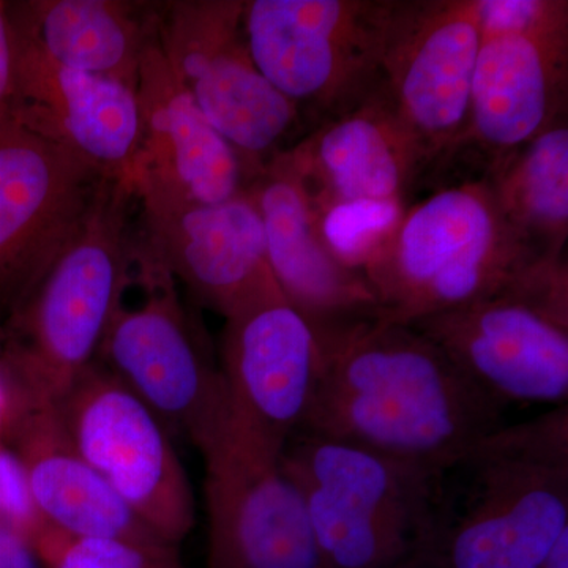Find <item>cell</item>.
Returning a JSON list of instances; mask_svg holds the SVG:
<instances>
[{
	"label": "cell",
	"mask_w": 568,
	"mask_h": 568,
	"mask_svg": "<svg viewBox=\"0 0 568 568\" xmlns=\"http://www.w3.org/2000/svg\"><path fill=\"white\" fill-rule=\"evenodd\" d=\"M201 454L205 568H323L304 497L284 470L282 452L230 413Z\"/></svg>",
	"instance_id": "obj_12"
},
{
	"label": "cell",
	"mask_w": 568,
	"mask_h": 568,
	"mask_svg": "<svg viewBox=\"0 0 568 568\" xmlns=\"http://www.w3.org/2000/svg\"><path fill=\"white\" fill-rule=\"evenodd\" d=\"M0 568H43L32 541L0 521Z\"/></svg>",
	"instance_id": "obj_27"
},
{
	"label": "cell",
	"mask_w": 568,
	"mask_h": 568,
	"mask_svg": "<svg viewBox=\"0 0 568 568\" xmlns=\"http://www.w3.org/2000/svg\"><path fill=\"white\" fill-rule=\"evenodd\" d=\"M11 32L69 69L136 89L142 55L155 37V2L17 0Z\"/></svg>",
	"instance_id": "obj_22"
},
{
	"label": "cell",
	"mask_w": 568,
	"mask_h": 568,
	"mask_svg": "<svg viewBox=\"0 0 568 568\" xmlns=\"http://www.w3.org/2000/svg\"><path fill=\"white\" fill-rule=\"evenodd\" d=\"M484 0H399L379 85L433 178L469 121Z\"/></svg>",
	"instance_id": "obj_13"
},
{
	"label": "cell",
	"mask_w": 568,
	"mask_h": 568,
	"mask_svg": "<svg viewBox=\"0 0 568 568\" xmlns=\"http://www.w3.org/2000/svg\"><path fill=\"white\" fill-rule=\"evenodd\" d=\"M2 439L21 459L36 506L52 528L73 536L168 545L82 459L54 405L29 402L11 392Z\"/></svg>",
	"instance_id": "obj_21"
},
{
	"label": "cell",
	"mask_w": 568,
	"mask_h": 568,
	"mask_svg": "<svg viewBox=\"0 0 568 568\" xmlns=\"http://www.w3.org/2000/svg\"><path fill=\"white\" fill-rule=\"evenodd\" d=\"M13 44L17 99L11 119L103 178L134 189L141 148L136 89L59 65L14 33Z\"/></svg>",
	"instance_id": "obj_18"
},
{
	"label": "cell",
	"mask_w": 568,
	"mask_h": 568,
	"mask_svg": "<svg viewBox=\"0 0 568 568\" xmlns=\"http://www.w3.org/2000/svg\"><path fill=\"white\" fill-rule=\"evenodd\" d=\"M428 186L358 265L388 323H416L469 304L545 263L504 222L487 179Z\"/></svg>",
	"instance_id": "obj_4"
},
{
	"label": "cell",
	"mask_w": 568,
	"mask_h": 568,
	"mask_svg": "<svg viewBox=\"0 0 568 568\" xmlns=\"http://www.w3.org/2000/svg\"><path fill=\"white\" fill-rule=\"evenodd\" d=\"M17 99V63L7 2L0 0V122L11 118Z\"/></svg>",
	"instance_id": "obj_26"
},
{
	"label": "cell",
	"mask_w": 568,
	"mask_h": 568,
	"mask_svg": "<svg viewBox=\"0 0 568 568\" xmlns=\"http://www.w3.org/2000/svg\"><path fill=\"white\" fill-rule=\"evenodd\" d=\"M568 119V2L484 0L469 121L429 182L485 179Z\"/></svg>",
	"instance_id": "obj_6"
},
{
	"label": "cell",
	"mask_w": 568,
	"mask_h": 568,
	"mask_svg": "<svg viewBox=\"0 0 568 568\" xmlns=\"http://www.w3.org/2000/svg\"><path fill=\"white\" fill-rule=\"evenodd\" d=\"M540 568H568V532L551 549Z\"/></svg>",
	"instance_id": "obj_28"
},
{
	"label": "cell",
	"mask_w": 568,
	"mask_h": 568,
	"mask_svg": "<svg viewBox=\"0 0 568 568\" xmlns=\"http://www.w3.org/2000/svg\"><path fill=\"white\" fill-rule=\"evenodd\" d=\"M282 465L323 568H428L443 474L312 432L286 444Z\"/></svg>",
	"instance_id": "obj_5"
},
{
	"label": "cell",
	"mask_w": 568,
	"mask_h": 568,
	"mask_svg": "<svg viewBox=\"0 0 568 568\" xmlns=\"http://www.w3.org/2000/svg\"><path fill=\"white\" fill-rule=\"evenodd\" d=\"M276 159L320 220L355 205L405 209L428 178L425 160L381 85Z\"/></svg>",
	"instance_id": "obj_17"
},
{
	"label": "cell",
	"mask_w": 568,
	"mask_h": 568,
	"mask_svg": "<svg viewBox=\"0 0 568 568\" xmlns=\"http://www.w3.org/2000/svg\"><path fill=\"white\" fill-rule=\"evenodd\" d=\"M0 308H2V305H0ZM3 342V323L2 320H0V347H2Z\"/></svg>",
	"instance_id": "obj_30"
},
{
	"label": "cell",
	"mask_w": 568,
	"mask_h": 568,
	"mask_svg": "<svg viewBox=\"0 0 568 568\" xmlns=\"http://www.w3.org/2000/svg\"><path fill=\"white\" fill-rule=\"evenodd\" d=\"M138 102V197L219 204L245 192L250 175L241 155L213 129L175 80L160 51L156 33L142 55Z\"/></svg>",
	"instance_id": "obj_19"
},
{
	"label": "cell",
	"mask_w": 568,
	"mask_h": 568,
	"mask_svg": "<svg viewBox=\"0 0 568 568\" xmlns=\"http://www.w3.org/2000/svg\"><path fill=\"white\" fill-rule=\"evenodd\" d=\"M78 454L164 544L194 526V496L168 428L93 362L54 405Z\"/></svg>",
	"instance_id": "obj_11"
},
{
	"label": "cell",
	"mask_w": 568,
	"mask_h": 568,
	"mask_svg": "<svg viewBox=\"0 0 568 568\" xmlns=\"http://www.w3.org/2000/svg\"><path fill=\"white\" fill-rule=\"evenodd\" d=\"M485 179L504 222L532 256L567 260L568 119L538 134Z\"/></svg>",
	"instance_id": "obj_23"
},
{
	"label": "cell",
	"mask_w": 568,
	"mask_h": 568,
	"mask_svg": "<svg viewBox=\"0 0 568 568\" xmlns=\"http://www.w3.org/2000/svg\"><path fill=\"white\" fill-rule=\"evenodd\" d=\"M136 256L164 268L223 317L276 284L248 192L219 204L138 197Z\"/></svg>",
	"instance_id": "obj_15"
},
{
	"label": "cell",
	"mask_w": 568,
	"mask_h": 568,
	"mask_svg": "<svg viewBox=\"0 0 568 568\" xmlns=\"http://www.w3.org/2000/svg\"><path fill=\"white\" fill-rule=\"evenodd\" d=\"M323 373L304 432L444 474L503 426V409L407 324L316 336Z\"/></svg>",
	"instance_id": "obj_1"
},
{
	"label": "cell",
	"mask_w": 568,
	"mask_h": 568,
	"mask_svg": "<svg viewBox=\"0 0 568 568\" xmlns=\"http://www.w3.org/2000/svg\"><path fill=\"white\" fill-rule=\"evenodd\" d=\"M134 282L144 302L118 310L95 362L151 407L168 432L201 452L230 417L222 369L182 305L173 276L136 256Z\"/></svg>",
	"instance_id": "obj_10"
},
{
	"label": "cell",
	"mask_w": 568,
	"mask_h": 568,
	"mask_svg": "<svg viewBox=\"0 0 568 568\" xmlns=\"http://www.w3.org/2000/svg\"><path fill=\"white\" fill-rule=\"evenodd\" d=\"M11 406V390L9 381L3 376L2 369H0V437L3 435L6 429L7 420H9Z\"/></svg>",
	"instance_id": "obj_29"
},
{
	"label": "cell",
	"mask_w": 568,
	"mask_h": 568,
	"mask_svg": "<svg viewBox=\"0 0 568 568\" xmlns=\"http://www.w3.org/2000/svg\"><path fill=\"white\" fill-rule=\"evenodd\" d=\"M407 325L496 405L567 406V260L534 265L477 301Z\"/></svg>",
	"instance_id": "obj_7"
},
{
	"label": "cell",
	"mask_w": 568,
	"mask_h": 568,
	"mask_svg": "<svg viewBox=\"0 0 568 568\" xmlns=\"http://www.w3.org/2000/svg\"><path fill=\"white\" fill-rule=\"evenodd\" d=\"M0 521L33 540L48 523L36 506L28 476L13 448L0 437Z\"/></svg>",
	"instance_id": "obj_25"
},
{
	"label": "cell",
	"mask_w": 568,
	"mask_h": 568,
	"mask_svg": "<svg viewBox=\"0 0 568 568\" xmlns=\"http://www.w3.org/2000/svg\"><path fill=\"white\" fill-rule=\"evenodd\" d=\"M155 33L171 73L241 155L250 182L305 136L294 104L254 65L244 0L155 2Z\"/></svg>",
	"instance_id": "obj_9"
},
{
	"label": "cell",
	"mask_w": 568,
	"mask_h": 568,
	"mask_svg": "<svg viewBox=\"0 0 568 568\" xmlns=\"http://www.w3.org/2000/svg\"><path fill=\"white\" fill-rule=\"evenodd\" d=\"M246 192L263 219L272 276L316 336L379 316L372 286L325 241L320 216L276 156Z\"/></svg>",
	"instance_id": "obj_20"
},
{
	"label": "cell",
	"mask_w": 568,
	"mask_h": 568,
	"mask_svg": "<svg viewBox=\"0 0 568 568\" xmlns=\"http://www.w3.org/2000/svg\"><path fill=\"white\" fill-rule=\"evenodd\" d=\"M136 192L104 179L51 263L7 312L0 369L11 392L55 405L95 362L136 268Z\"/></svg>",
	"instance_id": "obj_2"
},
{
	"label": "cell",
	"mask_w": 568,
	"mask_h": 568,
	"mask_svg": "<svg viewBox=\"0 0 568 568\" xmlns=\"http://www.w3.org/2000/svg\"><path fill=\"white\" fill-rule=\"evenodd\" d=\"M219 365L231 414L283 454L308 422L323 353L278 284L224 317Z\"/></svg>",
	"instance_id": "obj_14"
},
{
	"label": "cell",
	"mask_w": 568,
	"mask_h": 568,
	"mask_svg": "<svg viewBox=\"0 0 568 568\" xmlns=\"http://www.w3.org/2000/svg\"><path fill=\"white\" fill-rule=\"evenodd\" d=\"M43 568H189L179 547L73 536L44 526L32 540Z\"/></svg>",
	"instance_id": "obj_24"
},
{
	"label": "cell",
	"mask_w": 568,
	"mask_h": 568,
	"mask_svg": "<svg viewBox=\"0 0 568 568\" xmlns=\"http://www.w3.org/2000/svg\"><path fill=\"white\" fill-rule=\"evenodd\" d=\"M102 174L20 125L0 122V305L9 312L84 219Z\"/></svg>",
	"instance_id": "obj_16"
},
{
	"label": "cell",
	"mask_w": 568,
	"mask_h": 568,
	"mask_svg": "<svg viewBox=\"0 0 568 568\" xmlns=\"http://www.w3.org/2000/svg\"><path fill=\"white\" fill-rule=\"evenodd\" d=\"M568 532V407L503 425L448 467L428 568H540Z\"/></svg>",
	"instance_id": "obj_3"
},
{
	"label": "cell",
	"mask_w": 568,
	"mask_h": 568,
	"mask_svg": "<svg viewBox=\"0 0 568 568\" xmlns=\"http://www.w3.org/2000/svg\"><path fill=\"white\" fill-rule=\"evenodd\" d=\"M399 0H244L254 65L306 133L364 102L381 65Z\"/></svg>",
	"instance_id": "obj_8"
}]
</instances>
